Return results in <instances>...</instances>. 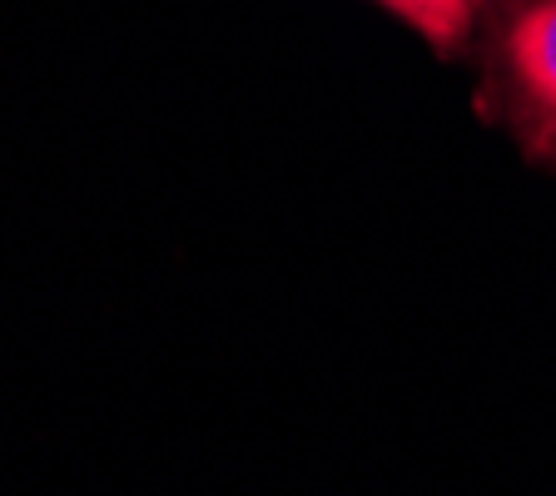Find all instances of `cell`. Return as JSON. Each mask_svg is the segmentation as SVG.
<instances>
[{
    "instance_id": "cell-1",
    "label": "cell",
    "mask_w": 556,
    "mask_h": 496,
    "mask_svg": "<svg viewBox=\"0 0 556 496\" xmlns=\"http://www.w3.org/2000/svg\"><path fill=\"white\" fill-rule=\"evenodd\" d=\"M486 110L527 160L556 169V0L502 5L486 40Z\"/></svg>"
},
{
    "instance_id": "cell-2",
    "label": "cell",
    "mask_w": 556,
    "mask_h": 496,
    "mask_svg": "<svg viewBox=\"0 0 556 496\" xmlns=\"http://www.w3.org/2000/svg\"><path fill=\"white\" fill-rule=\"evenodd\" d=\"M372 5L397 15V21L422 35L438 55L463 50V40L472 35V25L482 21V11H486V0H372Z\"/></svg>"
}]
</instances>
